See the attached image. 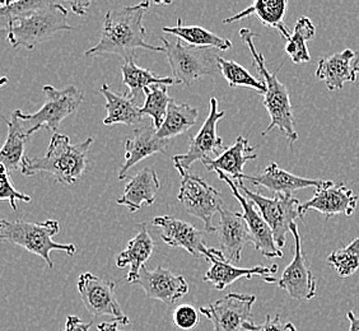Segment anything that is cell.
I'll return each mask as SVG.
<instances>
[{
  "mask_svg": "<svg viewBox=\"0 0 359 331\" xmlns=\"http://www.w3.org/2000/svg\"><path fill=\"white\" fill-rule=\"evenodd\" d=\"M149 7L151 1H142L132 7L109 11L104 15V29L100 41L93 48H88L84 55L116 54L125 62L135 58L137 48L165 53L163 46H154L145 41L147 29L143 25V18Z\"/></svg>",
  "mask_w": 359,
  "mask_h": 331,
  "instance_id": "cell-1",
  "label": "cell"
},
{
  "mask_svg": "<svg viewBox=\"0 0 359 331\" xmlns=\"http://www.w3.org/2000/svg\"><path fill=\"white\" fill-rule=\"evenodd\" d=\"M92 143L93 139L88 138L78 144H72L68 135L55 133L50 140L48 151L42 157H25L21 173L25 176L50 173L60 184H76L86 171L88 163L87 154Z\"/></svg>",
  "mask_w": 359,
  "mask_h": 331,
  "instance_id": "cell-2",
  "label": "cell"
},
{
  "mask_svg": "<svg viewBox=\"0 0 359 331\" xmlns=\"http://www.w3.org/2000/svg\"><path fill=\"white\" fill-rule=\"evenodd\" d=\"M240 37L249 48L254 65H255L260 76H263V82L266 86V90L264 93V107L269 112L270 124L263 133L264 137L273 129H278L288 139L290 143H294L298 140V133L294 126V116L293 109L290 104V92L283 83L279 81L276 73H270L265 59L260 51H257L255 46V32L250 28L240 29Z\"/></svg>",
  "mask_w": 359,
  "mask_h": 331,
  "instance_id": "cell-3",
  "label": "cell"
},
{
  "mask_svg": "<svg viewBox=\"0 0 359 331\" xmlns=\"http://www.w3.org/2000/svg\"><path fill=\"white\" fill-rule=\"evenodd\" d=\"M68 23V11L60 3L51 1L50 6L36 11L25 17L8 22L4 31L12 48L23 46L27 50L34 48L51 39L60 31H72Z\"/></svg>",
  "mask_w": 359,
  "mask_h": 331,
  "instance_id": "cell-4",
  "label": "cell"
},
{
  "mask_svg": "<svg viewBox=\"0 0 359 331\" xmlns=\"http://www.w3.org/2000/svg\"><path fill=\"white\" fill-rule=\"evenodd\" d=\"M59 231V223L51 219L43 223L6 219L0 222V238L3 241L21 246L26 248L28 252L40 256L46 262L50 269L54 268L51 260V251H64L69 256H73L76 252V245L57 243L53 240V237L57 235Z\"/></svg>",
  "mask_w": 359,
  "mask_h": 331,
  "instance_id": "cell-5",
  "label": "cell"
},
{
  "mask_svg": "<svg viewBox=\"0 0 359 331\" xmlns=\"http://www.w3.org/2000/svg\"><path fill=\"white\" fill-rule=\"evenodd\" d=\"M42 92L45 104L37 112L23 114L21 110L14 111L29 137L40 129L55 134L62 120L73 115L84 100L83 92L76 88V86H69L64 90H56L53 86H45Z\"/></svg>",
  "mask_w": 359,
  "mask_h": 331,
  "instance_id": "cell-6",
  "label": "cell"
},
{
  "mask_svg": "<svg viewBox=\"0 0 359 331\" xmlns=\"http://www.w3.org/2000/svg\"><path fill=\"white\" fill-rule=\"evenodd\" d=\"M159 40L163 43L165 55L176 82L191 86L201 76H213L219 70L217 56L210 54V48H193L185 42L182 43L180 39L170 41L166 37H161Z\"/></svg>",
  "mask_w": 359,
  "mask_h": 331,
  "instance_id": "cell-7",
  "label": "cell"
},
{
  "mask_svg": "<svg viewBox=\"0 0 359 331\" xmlns=\"http://www.w3.org/2000/svg\"><path fill=\"white\" fill-rule=\"evenodd\" d=\"M236 185L248 199L255 204L264 219L269 224L278 248L285 246L290 227L296 223L298 218L304 219V215L301 214L299 201L292 195L284 194H276L274 198H266L260 193L251 191L248 187H243L242 181L236 182Z\"/></svg>",
  "mask_w": 359,
  "mask_h": 331,
  "instance_id": "cell-8",
  "label": "cell"
},
{
  "mask_svg": "<svg viewBox=\"0 0 359 331\" xmlns=\"http://www.w3.org/2000/svg\"><path fill=\"white\" fill-rule=\"evenodd\" d=\"M175 167L182 177L177 196L180 203L185 208L187 213L199 218L204 223L207 232H215L212 218L215 213H219L223 207L221 193L210 187L201 176L189 173L179 166Z\"/></svg>",
  "mask_w": 359,
  "mask_h": 331,
  "instance_id": "cell-9",
  "label": "cell"
},
{
  "mask_svg": "<svg viewBox=\"0 0 359 331\" xmlns=\"http://www.w3.org/2000/svg\"><path fill=\"white\" fill-rule=\"evenodd\" d=\"M226 116L224 111H218V100L215 97L210 98V110L201 130L190 138L189 151L184 154H177L173 157V165L189 171L190 167L196 161L201 163L208 159L218 158L223 153L224 143L217 134V125L221 119Z\"/></svg>",
  "mask_w": 359,
  "mask_h": 331,
  "instance_id": "cell-10",
  "label": "cell"
},
{
  "mask_svg": "<svg viewBox=\"0 0 359 331\" xmlns=\"http://www.w3.org/2000/svg\"><path fill=\"white\" fill-rule=\"evenodd\" d=\"M78 292L84 307L92 316H112L115 320H121L130 324V320L121 310L118 304L115 283L95 276L92 273H84L78 279Z\"/></svg>",
  "mask_w": 359,
  "mask_h": 331,
  "instance_id": "cell-11",
  "label": "cell"
},
{
  "mask_svg": "<svg viewBox=\"0 0 359 331\" xmlns=\"http://www.w3.org/2000/svg\"><path fill=\"white\" fill-rule=\"evenodd\" d=\"M256 296L228 293L215 304L201 306V313L213 324V331H243L251 320V311Z\"/></svg>",
  "mask_w": 359,
  "mask_h": 331,
  "instance_id": "cell-12",
  "label": "cell"
},
{
  "mask_svg": "<svg viewBox=\"0 0 359 331\" xmlns=\"http://www.w3.org/2000/svg\"><path fill=\"white\" fill-rule=\"evenodd\" d=\"M290 234L294 238V256L290 265L284 269L280 279L276 281V284L292 298L299 301H310L318 293V283L304 255L301 236L296 223L290 227Z\"/></svg>",
  "mask_w": 359,
  "mask_h": 331,
  "instance_id": "cell-13",
  "label": "cell"
},
{
  "mask_svg": "<svg viewBox=\"0 0 359 331\" xmlns=\"http://www.w3.org/2000/svg\"><path fill=\"white\" fill-rule=\"evenodd\" d=\"M217 173H218V177L227 184L232 191V195L240 203L242 210H243L242 215L249 226L251 243L254 245L256 251H259L262 255L268 259L283 257V251L278 248L271 228L264 219L263 215L255 207V204L248 199L243 194L238 191V187L236 185L235 181L229 179L226 173H221V171H218Z\"/></svg>",
  "mask_w": 359,
  "mask_h": 331,
  "instance_id": "cell-14",
  "label": "cell"
},
{
  "mask_svg": "<svg viewBox=\"0 0 359 331\" xmlns=\"http://www.w3.org/2000/svg\"><path fill=\"white\" fill-rule=\"evenodd\" d=\"M358 201V195L346 187L344 182L335 184L332 181L327 187L316 189L312 199L301 204V214L304 217L309 210H316L324 215L325 219L341 214L351 217L357 209Z\"/></svg>",
  "mask_w": 359,
  "mask_h": 331,
  "instance_id": "cell-15",
  "label": "cell"
},
{
  "mask_svg": "<svg viewBox=\"0 0 359 331\" xmlns=\"http://www.w3.org/2000/svg\"><path fill=\"white\" fill-rule=\"evenodd\" d=\"M134 284L140 285L148 298L161 301L167 306L176 304L189 292V284L184 276L173 274L162 266L148 270L144 265L139 273L138 281Z\"/></svg>",
  "mask_w": 359,
  "mask_h": 331,
  "instance_id": "cell-16",
  "label": "cell"
},
{
  "mask_svg": "<svg viewBox=\"0 0 359 331\" xmlns=\"http://www.w3.org/2000/svg\"><path fill=\"white\" fill-rule=\"evenodd\" d=\"M154 227L159 229V236L168 246L182 248L194 257L207 259L209 248L204 242V232L194 227L187 222L180 221L171 215L157 217L152 221Z\"/></svg>",
  "mask_w": 359,
  "mask_h": 331,
  "instance_id": "cell-17",
  "label": "cell"
},
{
  "mask_svg": "<svg viewBox=\"0 0 359 331\" xmlns=\"http://www.w3.org/2000/svg\"><path fill=\"white\" fill-rule=\"evenodd\" d=\"M207 260H209L212 265L204 276V282L213 284V287L217 290H226L231 284L235 283L236 281L241 278L251 279L254 276H264L266 281L269 278H273L279 269L278 265H271V266L257 265L255 268H250V269L237 268L228 262L221 250H215V248H209Z\"/></svg>",
  "mask_w": 359,
  "mask_h": 331,
  "instance_id": "cell-18",
  "label": "cell"
},
{
  "mask_svg": "<svg viewBox=\"0 0 359 331\" xmlns=\"http://www.w3.org/2000/svg\"><path fill=\"white\" fill-rule=\"evenodd\" d=\"M221 219L215 227L221 251L229 262H238L241 260L242 251L245 246L251 242L249 226L241 213L221 208Z\"/></svg>",
  "mask_w": 359,
  "mask_h": 331,
  "instance_id": "cell-19",
  "label": "cell"
},
{
  "mask_svg": "<svg viewBox=\"0 0 359 331\" xmlns=\"http://www.w3.org/2000/svg\"><path fill=\"white\" fill-rule=\"evenodd\" d=\"M243 180L251 182L254 187H262L268 189L269 191L274 194H284V195H292L297 190L307 189V187H321L330 185L332 181H324V180L306 179L297 175L288 173L282 170L276 162H271L263 173L257 176H248L243 175Z\"/></svg>",
  "mask_w": 359,
  "mask_h": 331,
  "instance_id": "cell-20",
  "label": "cell"
},
{
  "mask_svg": "<svg viewBox=\"0 0 359 331\" xmlns=\"http://www.w3.org/2000/svg\"><path fill=\"white\" fill-rule=\"evenodd\" d=\"M168 140L159 138L157 129L151 126H143L134 131V137L125 142V162L118 173V180H124L129 170L138 165L140 161L151 157L153 154H166Z\"/></svg>",
  "mask_w": 359,
  "mask_h": 331,
  "instance_id": "cell-21",
  "label": "cell"
},
{
  "mask_svg": "<svg viewBox=\"0 0 359 331\" xmlns=\"http://www.w3.org/2000/svg\"><path fill=\"white\" fill-rule=\"evenodd\" d=\"M159 189L161 181L156 171L143 168L129 180L118 204L128 207L130 213H137L143 205H152Z\"/></svg>",
  "mask_w": 359,
  "mask_h": 331,
  "instance_id": "cell-22",
  "label": "cell"
},
{
  "mask_svg": "<svg viewBox=\"0 0 359 331\" xmlns=\"http://www.w3.org/2000/svg\"><path fill=\"white\" fill-rule=\"evenodd\" d=\"M255 148L249 144V140L242 135L237 137L235 144L223 151L218 158L208 159L203 162L208 171H221L226 173L228 177L236 182H240L243 179V167L249 161L257 158Z\"/></svg>",
  "mask_w": 359,
  "mask_h": 331,
  "instance_id": "cell-23",
  "label": "cell"
},
{
  "mask_svg": "<svg viewBox=\"0 0 359 331\" xmlns=\"http://www.w3.org/2000/svg\"><path fill=\"white\" fill-rule=\"evenodd\" d=\"M355 53L346 48L334 55L320 59L316 69V78L326 84V88L334 90H341L346 83L357 81V73L353 69V60Z\"/></svg>",
  "mask_w": 359,
  "mask_h": 331,
  "instance_id": "cell-24",
  "label": "cell"
},
{
  "mask_svg": "<svg viewBox=\"0 0 359 331\" xmlns=\"http://www.w3.org/2000/svg\"><path fill=\"white\" fill-rule=\"evenodd\" d=\"M138 228V235L129 241L128 248L121 251L116 259V266L118 269L130 266L126 276L129 283H135L138 281L139 273L144 266L145 262L152 256L154 248V242L148 232L147 224L142 223L139 224Z\"/></svg>",
  "mask_w": 359,
  "mask_h": 331,
  "instance_id": "cell-25",
  "label": "cell"
},
{
  "mask_svg": "<svg viewBox=\"0 0 359 331\" xmlns=\"http://www.w3.org/2000/svg\"><path fill=\"white\" fill-rule=\"evenodd\" d=\"M287 7H288L287 0H256L248 9L223 20V23L228 25V23L241 21L243 18L255 14L264 26L276 29L285 41H288L292 34L283 23Z\"/></svg>",
  "mask_w": 359,
  "mask_h": 331,
  "instance_id": "cell-26",
  "label": "cell"
},
{
  "mask_svg": "<svg viewBox=\"0 0 359 331\" xmlns=\"http://www.w3.org/2000/svg\"><path fill=\"white\" fill-rule=\"evenodd\" d=\"M100 92L106 98L104 109L107 111V116L104 120L106 126L118 124L133 126L144 120V114L142 112V107L137 104V98L129 95H116L110 90L109 84H102Z\"/></svg>",
  "mask_w": 359,
  "mask_h": 331,
  "instance_id": "cell-27",
  "label": "cell"
},
{
  "mask_svg": "<svg viewBox=\"0 0 359 331\" xmlns=\"http://www.w3.org/2000/svg\"><path fill=\"white\" fill-rule=\"evenodd\" d=\"M4 121L8 125V137L0 151V162L6 167L8 173H11L15 170H21L25 159L23 153L26 143L31 137L25 131L21 120L14 114V111L12 119H4Z\"/></svg>",
  "mask_w": 359,
  "mask_h": 331,
  "instance_id": "cell-28",
  "label": "cell"
},
{
  "mask_svg": "<svg viewBox=\"0 0 359 331\" xmlns=\"http://www.w3.org/2000/svg\"><path fill=\"white\" fill-rule=\"evenodd\" d=\"M165 34L176 36L181 41L196 48H217L219 51H227L232 48V42L228 39L215 35V32L208 31L199 26H184L182 20H177L175 27H163Z\"/></svg>",
  "mask_w": 359,
  "mask_h": 331,
  "instance_id": "cell-29",
  "label": "cell"
},
{
  "mask_svg": "<svg viewBox=\"0 0 359 331\" xmlns=\"http://www.w3.org/2000/svg\"><path fill=\"white\" fill-rule=\"evenodd\" d=\"M121 73H123V83L129 88V96L137 98L140 92H145V90L151 88L152 86H173L177 84L175 78L170 76H157L152 70L139 68L134 59L125 60L121 65Z\"/></svg>",
  "mask_w": 359,
  "mask_h": 331,
  "instance_id": "cell-30",
  "label": "cell"
},
{
  "mask_svg": "<svg viewBox=\"0 0 359 331\" xmlns=\"http://www.w3.org/2000/svg\"><path fill=\"white\" fill-rule=\"evenodd\" d=\"M199 118V111L187 104H177L175 100L168 106L166 119L157 130L159 138L170 140L193 128Z\"/></svg>",
  "mask_w": 359,
  "mask_h": 331,
  "instance_id": "cell-31",
  "label": "cell"
},
{
  "mask_svg": "<svg viewBox=\"0 0 359 331\" xmlns=\"http://www.w3.org/2000/svg\"><path fill=\"white\" fill-rule=\"evenodd\" d=\"M316 35V27L309 17H299L294 25L290 40L284 46L285 54L290 56L294 64H304L311 62V54L307 48L310 41Z\"/></svg>",
  "mask_w": 359,
  "mask_h": 331,
  "instance_id": "cell-32",
  "label": "cell"
},
{
  "mask_svg": "<svg viewBox=\"0 0 359 331\" xmlns=\"http://www.w3.org/2000/svg\"><path fill=\"white\" fill-rule=\"evenodd\" d=\"M145 102L142 106V112L152 119V126L159 130L166 119L168 106L173 100L168 96L167 86H152L145 90Z\"/></svg>",
  "mask_w": 359,
  "mask_h": 331,
  "instance_id": "cell-33",
  "label": "cell"
},
{
  "mask_svg": "<svg viewBox=\"0 0 359 331\" xmlns=\"http://www.w3.org/2000/svg\"><path fill=\"white\" fill-rule=\"evenodd\" d=\"M217 64L222 76H224L231 87H246L257 90L259 93H265V83L251 76L249 70L245 69L238 62L217 56Z\"/></svg>",
  "mask_w": 359,
  "mask_h": 331,
  "instance_id": "cell-34",
  "label": "cell"
},
{
  "mask_svg": "<svg viewBox=\"0 0 359 331\" xmlns=\"http://www.w3.org/2000/svg\"><path fill=\"white\" fill-rule=\"evenodd\" d=\"M327 262L337 270L340 278L353 276L359 269V237L346 248L332 252L327 257Z\"/></svg>",
  "mask_w": 359,
  "mask_h": 331,
  "instance_id": "cell-35",
  "label": "cell"
},
{
  "mask_svg": "<svg viewBox=\"0 0 359 331\" xmlns=\"http://www.w3.org/2000/svg\"><path fill=\"white\" fill-rule=\"evenodd\" d=\"M51 1L46 0H20V1H1L0 3V17L4 20L6 25L15 18L25 17L34 13L39 9L50 6Z\"/></svg>",
  "mask_w": 359,
  "mask_h": 331,
  "instance_id": "cell-36",
  "label": "cell"
},
{
  "mask_svg": "<svg viewBox=\"0 0 359 331\" xmlns=\"http://www.w3.org/2000/svg\"><path fill=\"white\" fill-rule=\"evenodd\" d=\"M0 201H7L13 210H17V201L25 203H31L32 201L26 194L20 193L14 189L12 180L3 165H0Z\"/></svg>",
  "mask_w": 359,
  "mask_h": 331,
  "instance_id": "cell-37",
  "label": "cell"
},
{
  "mask_svg": "<svg viewBox=\"0 0 359 331\" xmlns=\"http://www.w3.org/2000/svg\"><path fill=\"white\" fill-rule=\"evenodd\" d=\"M173 324L181 330H193L199 324V313L190 304L179 306L173 312Z\"/></svg>",
  "mask_w": 359,
  "mask_h": 331,
  "instance_id": "cell-38",
  "label": "cell"
},
{
  "mask_svg": "<svg viewBox=\"0 0 359 331\" xmlns=\"http://www.w3.org/2000/svg\"><path fill=\"white\" fill-rule=\"evenodd\" d=\"M243 331H297V327L292 323H283L279 315H268L263 324L255 325L252 321L246 323Z\"/></svg>",
  "mask_w": 359,
  "mask_h": 331,
  "instance_id": "cell-39",
  "label": "cell"
},
{
  "mask_svg": "<svg viewBox=\"0 0 359 331\" xmlns=\"http://www.w3.org/2000/svg\"><path fill=\"white\" fill-rule=\"evenodd\" d=\"M92 326H93V321L83 323L82 318H78L76 315H70L67 318L64 329L60 331H90Z\"/></svg>",
  "mask_w": 359,
  "mask_h": 331,
  "instance_id": "cell-40",
  "label": "cell"
},
{
  "mask_svg": "<svg viewBox=\"0 0 359 331\" xmlns=\"http://www.w3.org/2000/svg\"><path fill=\"white\" fill-rule=\"evenodd\" d=\"M129 323H125L121 320H114L111 323H101L97 326L98 331H124L121 330V326H126Z\"/></svg>",
  "mask_w": 359,
  "mask_h": 331,
  "instance_id": "cell-41",
  "label": "cell"
},
{
  "mask_svg": "<svg viewBox=\"0 0 359 331\" xmlns=\"http://www.w3.org/2000/svg\"><path fill=\"white\" fill-rule=\"evenodd\" d=\"M69 6L73 13L78 14V15H86L88 8L90 7V1H70Z\"/></svg>",
  "mask_w": 359,
  "mask_h": 331,
  "instance_id": "cell-42",
  "label": "cell"
},
{
  "mask_svg": "<svg viewBox=\"0 0 359 331\" xmlns=\"http://www.w3.org/2000/svg\"><path fill=\"white\" fill-rule=\"evenodd\" d=\"M346 318L349 320V331H359V316L355 315L353 311L346 312Z\"/></svg>",
  "mask_w": 359,
  "mask_h": 331,
  "instance_id": "cell-43",
  "label": "cell"
},
{
  "mask_svg": "<svg viewBox=\"0 0 359 331\" xmlns=\"http://www.w3.org/2000/svg\"><path fill=\"white\" fill-rule=\"evenodd\" d=\"M353 69L354 72L359 74V50L355 51V55H354V60H353Z\"/></svg>",
  "mask_w": 359,
  "mask_h": 331,
  "instance_id": "cell-44",
  "label": "cell"
}]
</instances>
